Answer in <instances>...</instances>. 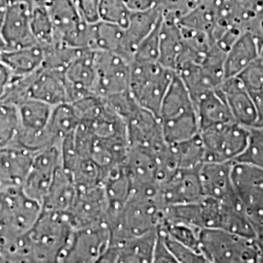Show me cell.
Listing matches in <instances>:
<instances>
[{
    "mask_svg": "<svg viewBox=\"0 0 263 263\" xmlns=\"http://www.w3.org/2000/svg\"><path fill=\"white\" fill-rule=\"evenodd\" d=\"M76 232L68 212L43 210L26 234L32 262H63Z\"/></svg>",
    "mask_w": 263,
    "mask_h": 263,
    "instance_id": "obj_1",
    "label": "cell"
},
{
    "mask_svg": "<svg viewBox=\"0 0 263 263\" xmlns=\"http://www.w3.org/2000/svg\"><path fill=\"white\" fill-rule=\"evenodd\" d=\"M158 118L168 144L185 141L200 134L196 105L177 73L162 101Z\"/></svg>",
    "mask_w": 263,
    "mask_h": 263,
    "instance_id": "obj_2",
    "label": "cell"
},
{
    "mask_svg": "<svg viewBox=\"0 0 263 263\" xmlns=\"http://www.w3.org/2000/svg\"><path fill=\"white\" fill-rule=\"evenodd\" d=\"M164 210L158 192H132L120 213L109 222L111 240L157 231L164 220Z\"/></svg>",
    "mask_w": 263,
    "mask_h": 263,
    "instance_id": "obj_3",
    "label": "cell"
},
{
    "mask_svg": "<svg viewBox=\"0 0 263 263\" xmlns=\"http://www.w3.org/2000/svg\"><path fill=\"white\" fill-rule=\"evenodd\" d=\"M41 212V204L21 186L0 190V245L28 233Z\"/></svg>",
    "mask_w": 263,
    "mask_h": 263,
    "instance_id": "obj_4",
    "label": "cell"
},
{
    "mask_svg": "<svg viewBox=\"0 0 263 263\" xmlns=\"http://www.w3.org/2000/svg\"><path fill=\"white\" fill-rule=\"evenodd\" d=\"M200 251L208 263H256L260 259L253 238L218 228L201 230Z\"/></svg>",
    "mask_w": 263,
    "mask_h": 263,
    "instance_id": "obj_5",
    "label": "cell"
},
{
    "mask_svg": "<svg viewBox=\"0 0 263 263\" xmlns=\"http://www.w3.org/2000/svg\"><path fill=\"white\" fill-rule=\"evenodd\" d=\"M176 71L160 63H131L129 91L138 104L158 117L160 106Z\"/></svg>",
    "mask_w": 263,
    "mask_h": 263,
    "instance_id": "obj_6",
    "label": "cell"
},
{
    "mask_svg": "<svg viewBox=\"0 0 263 263\" xmlns=\"http://www.w3.org/2000/svg\"><path fill=\"white\" fill-rule=\"evenodd\" d=\"M54 27V41L90 50V27L74 0H44Z\"/></svg>",
    "mask_w": 263,
    "mask_h": 263,
    "instance_id": "obj_7",
    "label": "cell"
},
{
    "mask_svg": "<svg viewBox=\"0 0 263 263\" xmlns=\"http://www.w3.org/2000/svg\"><path fill=\"white\" fill-rule=\"evenodd\" d=\"M250 128L237 122L212 127L200 132L206 162H234L244 151Z\"/></svg>",
    "mask_w": 263,
    "mask_h": 263,
    "instance_id": "obj_8",
    "label": "cell"
},
{
    "mask_svg": "<svg viewBox=\"0 0 263 263\" xmlns=\"http://www.w3.org/2000/svg\"><path fill=\"white\" fill-rule=\"evenodd\" d=\"M96 94L101 98L129 91L131 63L106 51H95Z\"/></svg>",
    "mask_w": 263,
    "mask_h": 263,
    "instance_id": "obj_9",
    "label": "cell"
},
{
    "mask_svg": "<svg viewBox=\"0 0 263 263\" xmlns=\"http://www.w3.org/2000/svg\"><path fill=\"white\" fill-rule=\"evenodd\" d=\"M63 166L61 142L33 155L28 176L21 187L25 193L42 204L57 171Z\"/></svg>",
    "mask_w": 263,
    "mask_h": 263,
    "instance_id": "obj_10",
    "label": "cell"
},
{
    "mask_svg": "<svg viewBox=\"0 0 263 263\" xmlns=\"http://www.w3.org/2000/svg\"><path fill=\"white\" fill-rule=\"evenodd\" d=\"M110 242L108 223L76 229L63 262H100Z\"/></svg>",
    "mask_w": 263,
    "mask_h": 263,
    "instance_id": "obj_11",
    "label": "cell"
},
{
    "mask_svg": "<svg viewBox=\"0 0 263 263\" xmlns=\"http://www.w3.org/2000/svg\"><path fill=\"white\" fill-rule=\"evenodd\" d=\"M199 169H175L170 173L158 190L164 207L196 203L205 198Z\"/></svg>",
    "mask_w": 263,
    "mask_h": 263,
    "instance_id": "obj_12",
    "label": "cell"
},
{
    "mask_svg": "<svg viewBox=\"0 0 263 263\" xmlns=\"http://www.w3.org/2000/svg\"><path fill=\"white\" fill-rule=\"evenodd\" d=\"M31 4L26 1L7 2L2 26L4 50L28 47L37 44L30 25Z\"/></svg>",
    "mask_w": 263,
    "mask_h": 263,
    "instance_id": "obj_13",
    "label": "cell"
},
{
    "mask_svg": "<svg viewBox=\"0 0 263 263\" xmlns=\"http://www.w3.org/2000/svg\"><path fill=\"white\" fill-rule=\"evenodd\" d=\"M236 194L249 214H263V167L232 163Z\"/></svg>",
    "mask_w": 263,
    "mask_h": 263,
    "instance_id": "obj_14",
    "label": "cell"
},
{
    "mask_svg": "<svg viewBox=\"0 0 263 263\" xmlns=\"http://www.w3.org/2000/svg\"><path fill=\"white\" fill-rule=\"evenodd\" d=\"M107 200L104 185L77 190L76 201L68 212L76 229L108 223Z\"/></svg>",
    "mask_w": 263,
    "mask_h": 263,
    "instance_id": "obj_15",
    "label": "cell"
},
{
    "mask_svg": "<svg viewBox=\"0 0 263 263\" xmlns=\"http://www.w3.org/2000/svg\"><path fill=\"white\" fill-rule=\"evenodd\" d=\"M157 233L158 230L143 235L111 240L100 262H152Z\"/></svg>",
    "mask_w": 263,
    "mask_h": 263,
    "instance_id": "obj_16",
    "label": "cell"
},
{
    "mask_svg": "<svg viewBox=\"0 0 263 263\" xmlns=\"http://www.w3.org/2000/svg\"><path fill=\"white\" fill-rule=\"evenodd\" d=\"M68 103L72 104L87 96L96 94L97 71L95 51L84 49L65 71Z\"/></svg>",
    "mask_w": 263,
    "mask_h": 263,
    "instance_id": "obj_17",
    "label": "cell"
},
{
    "mask_svg": "<svg viewBox=\"0 0 263 263\" xmlns=\"http://www.w3.org/2000/svg\"><path fill=\"white\" fill-rule=\"evenodd\" d=\"M233 162H205L199 169L205 197L222 203L240 202L232 179Z\"/></svg>",
    "mask_w": 263,
    "mask_h": 263,
    "instance_id": "obj_18",
    "label": "cell"
},
{
    "mask_svg": "<svg viewBox=\"0 0 263 263\" xmlns=\"http://www.w3.org/2000/svg\"><path fill=\"white\" fill-rule=\"evenodd\" d=\"M216 90L226 100L235 122L248 128L255 126L256 113L253 97L237 76L224 79Z\"/></svg>",
    "mask_w": 263,
    "mask_h": 263,
    "instance_id": "obj_19",
    "label": "cell"
},
{
    "mask_svg": "<svg viewBox=\"0 0 263 263\" xmlns=\"http://www.w3.org/2000/svg\"><path fill=\"white\" fill-rule=\"evenodd\" d=\"M28 95L53 106L68 103L65 71L42 67L32 76Z\"/></svg>",
    "mask_w": 263,
    "mask_h": 263,
    "instance_id": "obj_20",
    "label": "cell"
},
{
    "mask_svg": "<svg viewBox=\"0 0 263 263\" xmlns=\"http://www.w3.org/2000/svg\"><path fill=\"white\" fill-rule=\"evenodd\" d=\"M260 46L256 39L244 31L226 52L224 79L237 76L259 57Z\"/></svg>",
    "mask_w": 263,
    "mask_h": 263,
    "instance_id": "obj_21",
    "label": "cell"
},
{
    "mask_svg": "<svg viewBox=\"0 0 263 263\" xmlns=\"http://www.w3.org/2000/svg\"><path fill=\"white\" fill-rule=\"evenodd\" d=\"M195 105L200 132L218 125L235 122L226 100L216 89L202 96L196 101Z\"/></svg>",
    "mask_w": 263,
    "mask_h": 263,
    "instance_id": "obj_22",
    "label": "cell"
},
{
    "mask_svg": "<svg viewBox=\"0 0 263 263\" xmlns=\"http://www.w3.org/2000/svg\"><path fill=\"white\" fill-rule=\"evenodd\" d=\"M77 195L74 181L70 173L61 167L42 201V209L56 212H69Z\"/></svg>",
    "mask_w": 263,
    "mask_h": 263,
    "instance_id": "obj_23",
    "label": "cell"
},
{
    "mask_svg": "<svg viewBox=\"0 0 263 263\" xmlns=\"http://www.w3.org/2000/svg\"><path fill=\"white\" fill-rule=\"evenodd\" d=\"M183 50V36L178 20L163 17L160 27L158 63L176 71Z\"/></svg>",
    "mask_w": 263,
    "mask_h": 263,
    "instance_id": "obj_24",
    "label": "cell"
},
{
    "mask_svg": "<svg viewBox=\"0 0 263 263\" xmlns=\"http://www.w3.org/2000/svg\"><path fill=\"white\" fill-rule=\"evenodd\" d=\"M162 17V12L156 5L147 9L132 11L129 23L124 28L126 43L132 60L140 43L158 25Z\"/></svg>",
    "mask_w": 263,
    "mask_h": 263,
    "instance_id": "obj_25",
    "label": "cell"
},
{
    "mask_svg": "<svg viewBox=\"0 0 263 263\" xmlns=\"http://www.w3.org/2000/svg\"><path fill=\"white\" fill-rule=\"evenodd\" d=\"M0 58L15 76H28L43 67L44 51L37 43L28 47L2 50Z\"/></svg>",
    "mask_w": 263,
    "mask_h": 263,
    "instance_id": "obj_26",
    "label": "cell"
},
{
    "mask_svg": "<svg viewBox=\"0 0 263 263\" xmlns=\"http://www.w3.org/2000/svg\"><path fill=\"white\" fill-rule=\"evenodd\" d=\"M171 165L174 169H199L205 162V147L201 135L169 144Z\"/></svg>",
    "mask_w": 263,
    "mask_h": 263,
    "instance_id": "obj_27",
    "label": "cell"
},
{
    "mask_svg": "<svg viewBox=\"0 0 263 263\" xmlns=\"http://www.w3.org/2000/svg\"><path fill=\"white\" fill-rule=\"evenodd\" d=\"M176 73L186 86L194 103L202 96L217 88L216 82L201 64L184 62L178 66Z\"/></svg>",
    "mask_w": 263,
    "mask_h": 263,
    "instance_id": "obj_28",
    "label": "cell"
},
{
    "mask_svg": "<svg viewBox=\"0 0 263 263\" xmlns=\"http://www.w3.org/2000/svg\"><path fill=\"white\" fill-rule=\"evenodd\" d=\"M21 128L27 130H42L48 126L53 105L35 99H28L18 106Z\"/></svg>",
    "mask_w": 263,
    "mask_h": 263,
    "instance_id": "obj_29",
    "label": "cell"
},
{
    "mask_svg": "<svg viewBox=\"0 0 263 263\" xmlns=\"http://www.w3.org/2000/svg\"><path fill=\"white\" fill-rule=\"evenodd\" d=\"M79 123L80 119L73 105L70 103H64L54 106L48 128L57 141H62L66 136L74 133Z\"/></svg>",
    "mask_w": 263,
    "mask_h": 263,
    "instance_id": "obj_30",
    "label": "cell"
},
{
    "mask_svg": "<svg viewBox=\"0 0 263 263\" xmlns=\"http://www.w3.org/2000/svg\"><path fill=\"white\" fill-rule=\"evenodd\" d=\"M30 25L38 44L46 46L54 41V27L44 0H36L31 3Z\"/></svg>",
    "mask_w": 263,
    "mask_h": 263,
    "instance_id": "obj_31",
    "label": "cell"
},
{
    "mask_svg": "<svg viewBox=\"0 0 263 263\" xmlns=\"http://www.w3.org/2000/svg\"><path fill=\"white\" fill-rule=\"evenodd\" d=\"M20 127L18 107L0 102V149L14 146Z\"/></svg>",
    "mask_w": 263,
    "mask_h": 263,
    "instance_id": "obj_32",
    "label": "cell"
},
{
    "mask_svg": "<svg viewBox=\"0 0 263 263\" xmlns=\"http://www.w3.org/2000/svg\"><path fill=\"white\" fill-rule=\"evenodd\" d=\"M159 229L180 243L200 251V234L202 229L196 226L184 222L163 220Z\"/></svg>",
    "mask_w": 263,
    "mask_h": 263,
    "instance_id": "obj_33",
    "label": "cell"
},
{
    "mask_svg": "<svg viewBox=\"0 0 263 263\" xmlns=\"http://www.w3.org/2000/svg\"><path fill=\"white\" fill-rule=\"evenodd\" d=\"M234 162L263 167V128H250L247 145Z\"/></svg>",
    "mask_w": 263,
    "mask_h": 263,
    "instance_id": "obj_34",
    "label": "cell"
},
{
    "mask_svg": "<svg viewBox=\"0 0 263 263\" xmlns=\"http://www.w3.org/2000/svg\"><path fill=\"white\" fill-rule=\"evenodd\" d=\"M163 18V17H162ZM162 19L158 25L152 29L151 33L144 38L137 48L131 63L147 64L156 63L160 55V27Z\"/></svg>",
    "mask_w": 263,
    "mask_h": 263,
    "instance_id": "obj_35",
    "label": "cell"
},
{
    "mask_svg": "<svg viewBox=\"0 0 263 263\" xmlns=\"http://www.w3.org/2000/svg\"><path fill=\"white\" fill-rule=\"evenodd\" d=\"M131 12L124 0H100V21L125 28L129 23Z\"/></svg>",
    "mask_w": 263,
    "mask_h": 263,
    "instance_id": "obj_36",
    "label": "cell"
},
{
    "mask_svg": "<svg viewBox=\"0 0 263 263\" xmlns=\"http://www.w3.org/2000/svg\"><path fill=\"white\" fill-rule=\"evenodd\" d=\"M158 230L163 236L165 243L167 245L171 254L175 257L177 263H208L207 259L200 251L194 250L186 245L173 239L161 229Z\"/></svg>",
    "mask_w": 263,
    "mask_h": 263,
    "instance_id": "obj_37",
    "label": "cell"
},
{
    "mask_svg": "<svg viewBox=\"0 0 263 263\" xmlns=\"http://www.w3.org/2000/svg\"><path fill=\"white\" fill-rule=\"evenodd\" d=\"M243 27L245 31L251 33L259 46L263 44V0H259L245 13Z\"/></svg>",
    "mask_w": 263,
    "mask_h": 263,
    "instance_id": "obj_38",
    "label": "cell"
},
{
    "mask_svg": "<svg viewBox=\"0 0 263 263\" xmlns=\"http://www.w3.org/2000/svg\"><path fill=\"white\" fill-rule=\"evenodd\" d=\"M237 77L250 92L263 90V63L258 58L244 68Z\"/></svg>",
    "mask_w": 263,
    "mask_h": 263,
    "instance_id": "obj_39",
    "label": "cell"
},
{
    "mask_svg": "<svg viewBox=\"0 0 263 263\" xmlns=\"http://www.w3.org/2000/svg\"><path fill=\"white\" fill-rule=\"evenodd\" d=\"M74 2L87 23L94 24L100 21V0H74Z\"/></svg>",
    "mask_w": 263,
    "mask_h": 263,
    "instance_id": "obj_40",
    "label": "cell"
},
{
    "mask_svg": "<svg viewBox=\"0 0 263 263\" xmlns=\"http://www.w3.org/2000/svg\"><path fill=\"white\" fill-rule=\"evenodd\" d=\"M152 262L155 263H177L173 254H171L167 245L164 241V238L158 230L157 239L154 246Z\"/></svg>",
    "mask_w": 263,
    "mask_h": 263,
    "instance_id": "obj_41",
    "label": "cell"
},
{
    "mask_svg": "<svg viewBox=\"0 0 263 263\" xmlns=\"http://www.w3.org/2000/svg\"><path fill=\"white\" fill-rule=\"evenodd\" d=\"M250 216L254 226V242L259 252V263H263V220L257 215L250 214Z\"/></svg>",
    "mask_w": 263,
    "mask_h": 263,
    "instance_id": "obj_42",
    "label": "cell"
},
{
    "mask_svg": "<svg viewBox=\"0 0 263 263\" xmlns=\"http://www.w3.org/2000/svg\"><path fill=\"white\" fill-rule=\"evenodd\" d=\"M254 100V108L256 113V124L254 127L263 128V90L251 92Z\"/></svg>",
    "mask_w": 263,
    "mask_h": 263,
    "instance_id": "obj_43",
    "label": "cell"
},
{
    "mask_svg": "<svg viewBox=\"0 0 263 263\" xmlns=\"http://www.w3.org/2000/svg\"><path fill=\"white\" fill-rule=\"evenodd\" d=\"M13 76L14 73L10 69L9 66H7L0 58V96L3 94V92L7 88Z\"/></svg>",
    "mask_w": 263,
    "mask_h": 263,
    "instance_id": "obj_44",
    "label": "cell"
},
{
    "mask_svg": "<svg viewBox=\"0 0 263 263\" xmlns=\"http://www.w3.org/2000/svg\"><path fill=\"white\" fill-rule=\"evenodd\" d=\"M6 6H7V2L4 1V0H0V52L2 50H4V42H3V39H2L1 30H2V26H3Z\"/></svg>",
    "mask_w": 263,
    "mask_h": 263,
    "instance_id": "obj_45",
    "label": "cell"
},
{
    "mask_svg": "<svg viewBox=\"0 0 263 263\" xmlns=\"http://www.w3.org/2000/svg\"><path fill=\"white\" fill-rule=\"evenodd\" d=\"M4 1H6V2H13V1H26V2H28V3H33V2H35L36 0H4Z\"/></svg>",
    "mask_w": 263,
    "mask_h": 263,
    "instance_id": "obj_46",
    "label": "cell"
},
{
    "mask_svg": "<svg viewBox=\"0 0 263 263\" xmlns=\"http://www.w3.org/2000/svg\"><path fill=\"white\" fill-rule=\"evenodd\" d=\"M258 58L261 60V62L263 63V44L260 46V49H259V57Z\"/></svg>",
    "mask_w": 263,
    "mask_h": 263,
    "instance_id": "obj_47",
    "label": "cell"
},
{
    "mask_svg": "<svg viewBox=\"0 0 263 263\" xmlns=\"http://www.w3.org/2000/svg\"><path fill=\"white\" fill-rule=\"evenodd\" d=\"M0 262H4V261H3V256H2V251H1V246H0Z\"/></svg>",
    "mask_w": 263,
    "mask_h": 263,
    "instance_id": "obj_48",
    "label": "cell"
},
{
    "mask_svg": "<svg viewBox=\"0 0 263 263\" xmlns=\"http://www.w3.org/2000/svg\"><path fill=\"white\" fill-rule=\"evenodd\" d=\"M254 215H257L263 220V214H254Z\"/></svg>",
    "mask_w": 263,
    "mask_h": 263,
    "instance_id": "obj_49",
    "label": "cell"
}]
</instances>
